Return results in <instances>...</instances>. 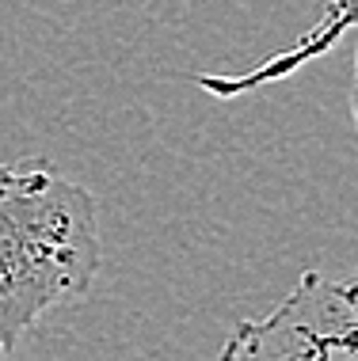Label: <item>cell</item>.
<instances>
[{"instance_id":"5b68a950","label":"cell","mask_w":358,"mask_h":361,"mask_svg":"<svg viewBox=\"0 0 358 361\" xmlns=\"http://www.w3.org/2000/svg\"><path fill=\"white\" fill-rule=\"evenodd\" d=\"M354 84H358V46H354Z\"/></svg>"},{"instance_id":"277c9868","label":"cell","mask_w":358,"mask_h":361,"mask_svg":"<svg viewBox=\"0 0 358 361\" xmlns=\"http://www.w3.org/2000/svg\"><path fill=\"white\" fill-rule=\"evenodd\" d=\"M351 122H354V130H358V84L351 87Z\"/></svg>"},{"instance_id":"6da1fadb","label":"cell","mask_w":358,"mask_h":361,"mask_svg":"<svg viewBox=\"0 0 358 361\" xmlns=\"http://www.w3.org/2000/svg\"><path fill=\"white\" fill-rule=\"evenodd\" d=\"M103 262L100 202L50 160L0 164V346L88 293Z\"/></svg>"},{"instance_id":"7a4b0ae2","label":"cell","mask_w":358,"mask_h":361,"mask_svg":"<svg viewBox=\"0 0 358 361\" xmlns=\"http://www.w3.org/2000/svg\"><path fill=\"white\" fill-rule=\"evenodd\" d=\"M217 361H358V270H305L267 316L229 331Z\"/></svg>"},{"instance_id":"8992f818","label":"cell","mask_w":358,"mask_h":361,"mask_svg":"<svg viewBox=\"0 0 358 361\" xmlns=\"http://www.w3.org/2000/svg\"><path fill=\"white\" fill-rule=\"evenodd\" d=\"M0 361H8V350L4 346H0Z\"/></svg>"},{"instance_id":"3957f363","label":"cell","mask_w":358,"mask_h":361,"mask_svg":"<svg viewBox=\"0 0 358 361\" xmlns=\"http://www.w3.org/2000/svg\"><path fill=\"white\" fill-rule=\"evenodd\" d=\"M358 31V0H324L316 23L309 27L305 35H297L286 50L270 54L267 61L251 65L244 73H202L195 76V84L202 92L217 95V99H240L248 92H259V87H270L278 80H290L297 69H305L309 61L332 54L335 46L343 42V35Z\"/></svg>"}]
</instances>
